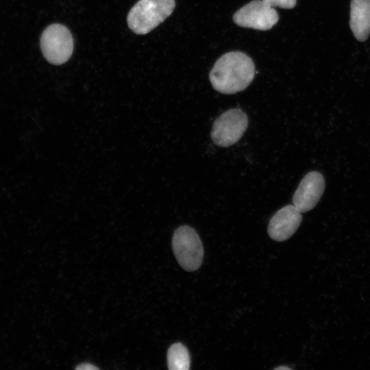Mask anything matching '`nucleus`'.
Masks as SVG:
<instances>
[{
	"label": "nucleus",
	"mask_w": 370,
	"mask_h": 370,
	"mask_svg": "<svg viewBox=\"0 0 370 370\" xmlns=\"http://www.w3.org/2000/svg\"><path fill=\"white\" fill-rule=\"evenodd\" d=\"M325 180L317 171L307 173L300 182L293 197V203L300 212L312 210L322 196Z\"/></svg>",
	"instance_id": "7"
},
{
	"label": "nucleus",
	"mask_w": 370,
	"mask_h": 370,
	"mask_svg": "<svg viewBox=\"0 0 370 370\" xmlns=\"http://www.w3.org/2000/svg\"><path fill=\"white\" fill-rule=\"evenodd\" d=\"M255 73V66L249 56L241 51H230L217 60L209 78L214 90L230 95L248 87Z\"/></svg>",
	"instance_id": "1"
},
{
	"label": "nucleus",
	"mask_w": 370,
	"mask_h": 370,
	"mask_svg": "<svg viewBox=\"0 0 370 370\" xmlns=\"http://www.w3.org/2000/svg\"><path fill=\"white\" fill-rule=\"evenodd\" d=\"M278 18L277 11L262 0L248 3L233 16V21L237 25L262 31L271 29Z\"/></svg>",
	"instance_id": "6"
},
{
	"label": "nucleus",
	"mask_w": 370,
	"mask_h": 370,
	"mask_svg": "<svg viewBox=\"0 0 370 370\" xmlns=\"http://www.w3.org/2000/svg\"><path fill=\"white\" fill-rule=\"evenodd\" d=\"M349 25L358 40L367 39L370 33V0L351 1Z\"/></svg>",
	"instance_id": "9"
},
{
	"label": "nucleus",
	"mask_w": 370,
	"mask_h": 370,
	"mask_svg": "<svg viewBox=\"0 0 370 370\" xmlns=\"http://www.w3.org/2000/svg\"><path fill=\"white\" fill-rule=\"evenodd\" d=\"M168 368L170 370H188L190 356L187 348L180 343L173 344L167 352Z\"/></svg>",
	"instance_id": "10"
},
{
	"label": "nucleus",
	"mask_w": 370,
	"mask_h": 370,
	"mask_svg": "<svg viewBox=\"0 0 370 370\" xmlns=\"http://www.w3.org/2000/svg\"><path fill=\"white\" fill-rule=\"evenodd\" d=\"M275 370H280V369H282V370H284V369H291L288 367H286V366H280V367H276L275 368Z\"/></svg>",
	"instance_id": "13"
},
{
	"label": "nucleus",
	"mask_w": 370,
	"mask_h": 370,
	"mask_svg": "<svg viewBox=\"0 0 370 370\" xmlns=\"http://www.w3.org/2000/svg\"><path fill=\"white\" fill-rule=\"evenodd\" d=\"M247 126V114L240 109H230L222 113L214 121L211 138L217 145L227 147L241 139Z\"/></svg>",
	"instance_id": "5"
},
{
	"label": "nucleus",
	"mask_w": 370,
	"mask_h": 370,
	"mask_svg": "<svg viewBox=\"0 0 370 370\" xmlns=\"http://www.w3.org/2000/svg\"><path fill=\"white\" fill-rule=\"evenodd\" d=\"M301 213L294 205H287L277 211L267 228L271 238L279 242L288 239L301 224Z\"/></svg>",
	"instance_id": "8"
},
{
	"label": "nucleus",
	"mask_w": 370,
	"mask_h": 370,
	"mask_svg": "<svg viewBox=\"0 0 370 370\" xmlns=\"http://www.w3.org/2000/svg\"><path fill=\"white\" fill-rule=\"evenodd\" d=\"M175 6V0H140L128 13V26L136 34H146L169 16Z\"/></svg>",
	"instance_id": "2"
},
{
	"label": "nucleus",
	"mask_w": 370,
	"mask_h": 370,
	"mask_svg": "<svg viewBox=\"0 0 370 370\" xmlns=\"http://www.w3.org/2000/svg\"><path fill=\"white\" fill-rule=\"evenodd\" d=\"M77 370H97L99 369L98 367L93 365L92 364L84 362L79 364L76 368Z\"/></svg>",
	"instance_id": "12"
},
{
	"label": "nucleus",
	"mask_w": 370,
	"mask_h": 370,
	"mask_svg": "<svg viewBox=\"0 0 370 370\" xmlns=\"http://www.w3.org/2000/svg\"><path fill=\"white\" fill-rule=\"evenodd\" d=\"M172 247L180 265L186 271L199 268L204 258L201 241L194 229L182 225L177 228L172 238Z\"/></svg>",
	"instance_id": "3"
},
{
	"label": "nucleus",
	"mask_w": 370,
	"mask_h": 370,
	"mask_svg": "<svg viewBox=\"0 0 370 370\" xmlns=\"http://www.w3.org/2000/svg\"><path fill=\"white\" fill-rule=\"evenodd\" d=\"M40 49L45 58L51 64L60 65L71 58L73 38L69 29L58 23L49 25L40 37Z\"/></svg>",
	"instance_id": "4"
},
{
	"label": "nucleus",
	"mask_w": 370,
	"mask_h": 370,
	"mask_svg": "<svg viewBox=\"0 0 370 370\" xmlns=\"http://www.w3.org/2000/svg\"><path fill=\"white\" fill-rule=\"evenodd\" d=\"M269 6L279 7L284 9L293 8L297 3V0H262Z\"/></svg>",
	"instance_id": "11"
}]
</instances>
